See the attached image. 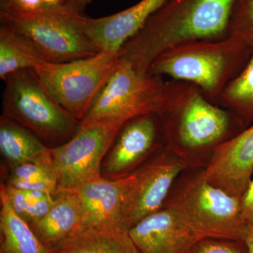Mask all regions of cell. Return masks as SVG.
<instances>
[{
	"instance_id": "1",
	"label": "cell",
	"mask_w": 253,
	"mask_h": 253,
	"mask_svg": "<svg viewBox=\"0 0 253 253\" xmlns=\"http://www.w3.org/2000/svg\"><path fill=\"white\" fill-rule=\"evenodd\" d=\"M234 0H168L120 50V58L147 73L159 55L174 46L229 36Z\"/></svg>"
},
{
	"instance_id": "2",
	"label": "cell",
	"mask_w": 253,
	"mask_h": 253,
	"mask_svg": "<svg viewBox=\"0 0 253 253\" xmlns=\"http://www.w3.org/2000/svg\"><path fill=\"white\" fill-rule=\"evenodd\" d=\"M251 55V44L230 34L171 48L154 59L147 73L193 84L217 104L221 93L242 72Z\"/></svg>"
},
{
	"instance_id": "3",
	"label": "cell",
	"mask_w": 253,
	"mask_h": 253,
	"mask_svg": "<svg viewBox=\"0 0 253 253\" xmlns=\"http://www.w3.org/2000/svg\"><path fill=\"white\" fill-rule=\"evenodd\" d=\"M196 89L184 82L139 72L121 59L81 123L125 125L145 115L158 116L175 108Z\"/></svg>"
},
{
	"instance_id": "4",
	"label": "cell",
	"mask_w": 253,
	"mask_h": 253,
	"mask_svg": "<svg viewBox=\"0 0 253 253\" xmlns=\"http://www.w3.org/2000/svg\"><path fill=\"white\" fill-rule=\"evenodd\" d=\"M2 116L31 131L44 143L56 147L73 137L81 121L63 109L33 70H23L4 81Z\"/></svg>"
},
{
	"instance_id": "5",
	"label": "cell",
	"mask_w": 253,
	"mask_h": 253,
	"mask_svg": "<svg viewBox=\"0 0 253 253\" xmlns=\"http://www.w3.org/2000/svg\"><path fill=\"white\" fill-rule=\"evenodd\" d=\"M166 203L201 240L246 239L249 225L241 215V199L210 184L201 174L186 181Z\"/></svg>"
},
{
	"instance_id": "6",
	"label": "cell",
	"mask_w": 253,
	"mask_h": 253,
	"mask_svg": "<svg viewBox=\"0 0 253 253\" xmlns=\"http://www.w3.org/2000/svg\"><path fill=\"white\" fill-rule=\"evenodd\" d=\"M83 16L64 6L29 12L0 11L1 24L27 38L48 61L55 63L84 59L99 52L84 31Z\"/></svg>"
},
{
	"instance_id": "7",
	"label": "cell",
	"mask_w": 253,
	"mask_h": 253,
	"mask_svg": "<svg viewBox=\"0 0 253 253\" xmlns=\"http://www.w3.org/2000/svg\"><path fill=\"white\" fill-rule=\"evenodd\" d=\"M120 59L119 52L99 51L66 62L46 61L33 71L63 109L81 122Z\"/></svg>"
},
{
	"instance_id": "8",
	"label": "cell",
	"mask_w": 253,
	"mask_h": 253,
	"mask_svg": "<svg viewBox=\"0 0 253 253\" xmlns=\"http://www.w3.org/2000/svg\"><path fill=\"white\" fill-rule=\"evenodd\" d=\"M123 126L118 123L81 125L69 141L50 148L58 176L56 194L76 193L86 183L101 176L103 159Z\"/></svg>"
},
{
	"instance_id": "9",
	"label": "cell",
	"mask_w": 253,
	"mask_h": 253,
	"mask_svg": "<svg viewBox=\"0 0 253 253\" xmlns=\"http://www.w3.org/2000/svg\"><path fill=\"white\" fill-rule=\"evenodd\" d=\"M157 116L161 134L168 142L189 150L214 148L226 141L233 119H236L198 88L175 108Z\"/></svg>"
},
{
	"instance_id": "10",
	"label": "cell",
	"mask_w": 253,
	"mask_h": 253,
	"mask_svg": "<svg viewBox=\"0 0 253 253\" xmlns=\"http://www.w3.org/2000/svg\"><path fill=\"white\" fill-rule=\"evenodd\" d=\"M162 156L126 176L120 221L130 229L144 218L160 211L184 166L178 160Z\"/></svg>"
},
{
	"instance_id": "11",
	"label": "cell",
	"mask_w": 253,
	"mask_h": 253,
	"mask_svg": "<svg viewBox=\"0 0 253 253\" xmlns=\"http://www.w3.org/2000/svg\"><path fill=\"white\" fill-rule=\"evenodd\" d=\"M253 173V124L216 145L201 175L210 184L241 199Z\"/></svg>"
},
{
	"instance_id": "12",
	"label": "cell",
	"mask_w": 253,
	"mask_h": 253,
	"mask_svg": "<svg viewBox=\"0 0 253 253\" xmlns=\"http://www.w3.org/2000/svg\"><path fill=\"white\" fill-rule=\"evenodd\" d=\"M161 134L157 115L134 118L123 126L109 150L103 166L106 179L128 175L157 146Z\"/></svg>"
},
{
	"instance_id": "13",
	"label": "cell",
	"mask_w": 253,
	"mask_h": 253,
	"mask_svg": "<svg viewBox=\"0 0 253 253\" xmlns=\"http://www.w3.org/2000/svg\"><path fill=\"white\" fill-rule=\"evenodd\" d=\"M139 253H192L199 237L167 207L129 229Z\"/></svg>"
},
{
	"instance_id": "14",
	"label": "cell",
	"mask_w": 253,
	"mask_h": 253,
	"mask_svg": "<svg viewBox=\"0 0 253 253\" xmlns=\"http://www.w3.org/2000/svg\"><path fill=\"white\" fill-rule=\"evenodd\" d=\"M166 1L141 0L130 7L109 16L95 18L84 16V31L100 51L120 52L126 42L140 31Z\"/></svg>"
},
{
	"instance_id": "15",
	"label": "cell",
	"mask_w": 253,
	"mask_h": 253,
	"mask_svg": "<svg viewBox=\"0 0 253 253\" xmlns=\"http://www.w3.org/2000/svg\"><path fill=\"white\" fill-rule=\"evenodd\" d=\"M50 253H139L129 230L119 221L79 226Z\"/></svg>"
},
{
	"instance_id": "16",
	"label": "cell",
	"mask_w": 253,
	"mask_h": 253,
	"mask_svg": "<svg viewBox=\"0 0 253 253\" xmlns=\"http://www.w3.org/2000/svg\"><path fill=\"white\" fill-rule=\"evenodd\" d=\"M126 176L109 179L101 176L76 191L81 208L80 226L107 221L121 222L120 210Z\"/></svg>"
},
{
	"instance_id": "17",
	"label": "cell",
	"mask_w": 253,
	"mask_h": 253,
	"mask_svg": "<svg viewBox=\"0 0 253 253\" xmlns=\"http://www.w3.org/2000/svg\"><path fill=\"white\" fill-rule=\"evenodd\" d=\"M54 196V204L45 215L30 224L42 244L49 250L72 234L81 221L76 193H58Z\"/></svg>"
},
{
	"instance_id": "18",
	"label": "cell",
	"mask_w": 253,
	"mask_h": 253,
	"mask_svg": "<svg viewBox=\"0 0 253 253\" xmlns=\"http://www.w3.org/2000/svg\"><path fill=\"white\" fill-rule=\"evenodd\" d=\"M0 153L8 168L41 161L50 154V147L31 131L1 115Z\"/></svg>"
},
{
	"instance_id": "19",
	"label": "cell",
	"mask_w": 253,
	"mask_h": 253,
	"mask_svg": "<svg viewBox=\"0 0 253 253\" xmlns=\"http://www.w3.org/2000/svg\"><path fill=\"white\" fill-rule=\"evenodd\" d=\"M0 253H50L30 224L15 212L4 184L0 186Z\"/></svg>"
},
{
	"instance_id": "20",
	"label": "cell",
	"mask_w": 253,
	"mask_h": 253,
	"mask_svg": "<svg viewBox=\"0 0 253 253\" xmlns=\"http://www.w3.org/2000/svg\"><path fill=\"white\" fill-rule=\"evenodd\" d=\"M48 61L41 50L27 38L12 28L0 26V78L3 81L10 75L34 70Z\"/></svg>"
},
{
	"instance_id": "21",
	"label": "cell",
	"mask_w": 253,
	"mask_h": 253,
	"mask_svg": "<svg viewBox=\"0 0 253 253\" xmlns=\"http://www.w3.org/2000/svg\"><path fill=\"white\" fill-rule=\"evenodd\" d=\"M218 106L230 111L241 126L253 123V42L249 62L221 93Z\"/></svg>"
},
{
	"instance_id": "22",
	"label": "cell",
	"mask_w": 253,
	"mask_h": 253,
	"mask_svg": "<svg viewBox=\"0 0 253 253\" xmlns=\"http://www.w3.org/2000/svg\"><path fill=\"white\" fill-rule=\"evenodd\" d=\"M5 185L18 189L43 191L54 196L58 189V176L51 153L41 161L10 168Z\"/></svg>"
},
{
	"instance_id": "23",
	"label": "cell",
	"mask_w": 253,
	"mask_h": 253,
	"mask_svg": "<svg viewBox=\"0 0 253 253\" xmlns=\"http://www.w3.org/2000/svg\"><path fill=\"white\" fill-rule=\"evenodd\" d=\"M5 190L15 212L29 224L45 215L54 204V195L49 193L18 189L6 185Z\"/></svg>"
},
{
	"instance_id": "24",
	"label": "cell",
	"mask_w": 253,
	"mask_h": 253,
	"mask_svg": "<svg viewBox=\"0 0 253 253\" xmlns=\"http://www.w3.org/2000/svg\"><path fill=\"white\" fill-rule=\"evenodd\" d=\"M249 44L253 42V0H234L229 22V35Z\"/></svg>"
},
{
	"instance_id": "25",
	"label": "cell",
	"mask_w": 253,
	"mask_h": 253,
	"mask_svg": "<svg viewBox=\"0 0 253 253\" xmlns=\"http://www.w3.org/2000/svg\"><path fill=\"white\" fill-rule=\"evenodd\" d=\"M192 253H249L244 241L204 239L196 244Z\"/></svg>"
},
{
	"instance_id": "26",
	"label": "cell",
	"mask_w": 253,
	"mask_h": 253,
	"mask_svg": "<svg viewBox=\"0 0 253 253\" xmlns=\"http://www.w3.org/2000/svg\"><path fill=\"white\" fill-rule=\"evenodd\" d=\"M43 7L42 0H0V11L29 12Z\"/></svg>"
},
{
	"instance_id": "27",
	"label": "cell",
	"mask_w": 253,
	"mask_h": 253,
	"mask_svg": "<svg viewBox=\"0 0 253 253\" xmlns=\"http://www.w3.org/2000/svg\"><path fill=\"white\" fill-rule=\"evenodd\" d=\"M241 212L248 224L253 223V181L245 191L241 199Z\"/></svg>"
},
{
	"instance_id": "28",
	"label": "cell",
	"mask_w": 253,
	"mask_h": 253,
	"mask_svg": "<svg viewBox=\"0 0 253 253\" xmlns=\"http://www.w3.org/2000/svg\"><path fill=\"white\" fill-rule=\"evenodd\" d=\"M92 0H64L63 6L70 10L83 14L86 6L91 4Z\"/></svg>"
},
{
	"instance_id": "29",
	"label": "cell",
	"mask_w": 253,
	"mask_h": 253,
	"mask_svg": "<svg viewBox=\"0 0 253 253\" xmlns=\"http://www.w3.org/2000/svg\"><path fill=\"white\" fill-rule=\"evenodd\" d=\"M249 225V231L244 241L247 246L248 253H253V223Z\"/></svg>"
},
{
	"instance_id": "30",
	"label": "cell",
	"mask_w": 253,
	"mask_h": 253,
	"mask_svg": "<svg viewBox=\"0 0 253 253\" xmlns=\"http://www.w3.org/2000/svg\"><path fill=\"white\" fill-rule=\"evenodd\" d=\"M44 7L63 6L64 0H42Z\"/></svg>"
}]
</instances>
